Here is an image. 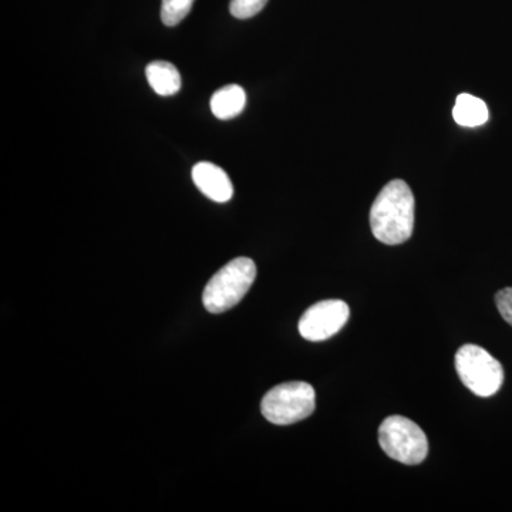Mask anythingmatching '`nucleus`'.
Masks as SVG:
<instances>
[{
	"instance_id": "13",
	"label": "nucleus",
	"mask_w": 512,
	"mask_h": 512,
	"mask_svg": "<svg viewBox=\"0 0 512 512\" xmlns=\"http://www.w3.org/2000/svg\"><path fill=\"white\" fill-rule=\"evenodd\" d=\"M498 311L503 316L505 322L512 326V288H505L495 296Z\"/></svg>"
},
{
	"instance_id": "2",
	"label": "nucleus",
	"mask_w": 512,
	"mask_h": 512,
	"mask_svg": "<svg viewBox=\"0 0 512 512\" xmlns=\"http://www.w3.org/2000/svg\"><path fill=\"white\" fill-rule=\"evenodd\" d=\"M256 279V265L252 259H234L221 268L205 286L202 303L210 313H224L245 298Z\"/></svg>"
},
{
	"instance_id": "12",
	"label": "nucleus",
	"mask_w": 512,
	"mask_h": 512,
	"mask_svg": "<svg viewBox=\"0 0 512 512\" xmlns=\"http://www.w3.org/2000/svg\"><path fill=\"white\" fill-rule=\"evenodd\" d=\"M266 3L268 0H231L229 12L237 19L254 18L265 8Z\"/></svg>"
},
{
	"instance_id": "4",
	"label": "nucleus",
	"mask_w": 512,
	"mask_h": 512,
	"mask_svg": "<svg viewBox=\"0 0 512 512\" xmlns=\"http://www.w3.org/2000/svg\"><path fill=\"white\" fill-rule=\"evenodd\" d=\"M379 443L387 456L406 466L423 463L429 454V440L424 431L403 416H390L383 421Z\"/></svg>"
},
{
	"instance_id": "5",
	"label": "nucleus",
	"mask_w": 512,
	"mask_h": 512,
	"mask_svg": "<svg viewBox=\"0 0 512 512\" xmlns=\"http://www.w3.org/2000/svg\"><path fill=\"white\" fill-rule=\"evenodd\" d=\"M456 370L464 386L477 396H494L503 386V366L480 346H461L456 355Z\"/></svg>"
},
{
	"instance_id": "3",
	"label": "nucleus",
	"mask_w": 512,
	"mask_h": 512,
	"mask_svg": "<svg viewBox=\"0 0 512 512\" xmlns=\"http://www.w3.org/2000/svg\"><path fill=\"white\" fill-rule=\"evenodd\" d=\"M316 409V393L306 382L278 384L265 394L262 416L276 426H289L308 419Z\"/></svg>"
},
{
	"instance_id": "10",
	"label": "nucleus",
	"mask_w": 512,
	"mask_h": 512,
	"mask_svg": "<svg viewBox=\"0 0 512 512\" xmlns=\"http://www.w3.org/2000/svg\"><path fill=\"white\" fill-rule=\"evenodd\" d=\"M488 107L483 100L471 94H458L456 106L453 109V117L457 124L463 127H480L487 123Z\"/></svg>"
},
{
	"instance_id": "1",
	"label": "nucleus",
	"mask_w": 512,
	"mask_h": 512,
	"mask_svg": "<svg viewBox=\"0 0 512 512\" xmlns=\"http://www.w3.org/2000/svg\"><path fill=\"white\" fill-rule=\"evenodd\" d=\"M414 197L402 180L390 181L370 208V228L377 241L399 245L409 241L414 228Z\"/></svg>"
},
{
	"instance_id": "8",
	"label": "nucleus",
	"mask_w": 512,
	"mask_h": 512,
	"mask_svg": "<svg viewBox=\"0 0 512 512\" xmlns=\"http://www.w3.org/2000/svg\"><path fill=\"white\" fill-rule=\"evenodd\" d=\"M247 104V94L238 84H228L211 97V110L220 120L234 119L239 116Z\"/></svg>"
},
{
	"instance_id": "6",
	"label": "nucleus",
	"mask_w": 512,
	"mask_h": 512,
	"mask_svg": "<svg viewBox=\"0 0 512 512\" xmlns=\"http://www.w3.org/2000/svg\"><path fill=\"white\" fill-rule=\"evenodd\" d=\"M349 318L348 303L339 299L320 301L303 313L299 320V333L309 342H323L339 333Z\"/></svg>"
},
{
	"instance_id": "7",
	"label": "nucleus",
	"mask_w": 512,
	"mask_h": 512,
	"mask_svg": "<svg viewBox=\"0 0 512 512\" xmlns=\"http://www.w3.org/2000/svg\"><path fill=\"white\" fill-rule=\"evenodd\" d=\"M192 181L198 190L215 202H228L234 195V185L228 174L218 165L198 163L192 168Z\"/></svg>"
},
{
	"instance_id": "9",
	"label": "nucleus",
	"mask_w": 512,
	"mask_h": 512,
	"mask_svg": "<svg viewBox=\"0 0 512 512\" xmlns=\"http://www.w3.org/2000/svg\"><path fill=\"white\" fill-rule=\"evenodd\" d=\"M148 84L158 96H173L181 89V76L173 63L156 60L146 69Z\"/></svg>"
},
{
	"instance_id": "11",
	"label": "nucleus",
	"mask_w": 512,
	"mask_h": 512,
	"mask_svg": "<svg viewBox=\"0 0 512 512\" xmlns=\"http://www.w3.org/2000/svg\"><path fill=\"white\" fill-rule=\"evenodd\" d=\"M194 0H163L161 3V20L165 26H177L187 18Z\"/></svg>"
}]
</instances>
